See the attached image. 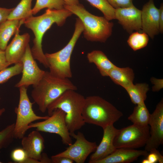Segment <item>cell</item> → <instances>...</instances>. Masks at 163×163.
Returning <instances> with one entry per match:
<instances>
[{"instance_id": "obj_28", "label": "cell", "mask_w": 163, "mask_h": 163, "mask_svg": "<svg viewBox=\"0 0 163 163\" xmlns=\"http://www.w3.org/2000/svg\"><path fill=\"white\" fill-rule=\"evenodd\" d=\"M23 64L22 62L14 64L10 67L6 68L0 71V84L7 82L10 78L22 73Z\"/></svg>"}, {"instance_id": "obj_2", "label": "cell", "mask_w": 163, "mask_h": 163, "mask_svg": "<svg viewBox=\"0 0 163 163\" xmlns=\"http://www.w3.org/2000/svg\"><path fill=\"white\" fill-rule=\"evenodd\" d=\"M31 92V96L38 106L39 110L44 113L48 106L67 90H76L77 87L68 78L57 77L50 72H45Z\"/></svg>"}, {"instance_id": "obj_36", "label": "cell", "mask_w": 163, "mask_h": 163, "mask_svg": "<svg viewBox=\"0 0 163 163\" xmlns=\"http://www.w3.org/2000/svg\"><path fill=\"white\" fill-rule=\"evenodd\" d=\"M11 65L6 60L5 51L0 49V71Z\"/></svg>"}, {"instance_id": "obj_24", "label": "cell", "mask_w": 163, "mask_h": 163, "mask_svg": "<svg viewBox=\"0 0 163 163\" xmlns=\"http://www.w3.org/2000/svg\"><path fill=\"white\" fill-rule=\"evenodd\" d=\"M151 114L145 103L137 104L128 118L133 124L141 126L149 125Z\"/></svg>"}, {"instance_id": "obj_29", "label": "cell", "mask_w": 163, "mask_h": 163, "mask_svg": "<svg viewBox=\"0 0 163 163\" xmlns=\"http://www.w3.org/2000/svg\"><path fill=\"white\" fill-rule=\"evenodd\" d=\"M14 126L15 123H13L0 131V147L1 149L7 147L13 141Z\"/></svg>"}, {"instance_id": "obj_37", "label": "cell", "mask_w": 163, "mask_h": 163, "mask_svg": "<svg viewBox=\"0 0 163 163\" xmlns=\"http://www.w3.org/2000/svg\"><path fill=\"white\" fill-rule=\"evenodd\" d=\"M159 9V31L161 34L163 32V4H161Z\"/></svg>"}, {"instance_id": "obj_12", "label": "cell", "mask_w": 163, "mask_h": 163, "mask_svg": "<svg viewBox=\"0 0 163 163\" xmlns=\"http://www.w3.org/2000/svg\"><path fill=\"white\" fill-rule=\"evenodd\" d=\"M149 125L150 126V135L145 146V150L148 152L152 149H157L163 143V99L151 114Z\"/></svg>"}, {"instance_id": "obj_30", "label": "cell", "mask_w": 163, "mask_h": 163, "mask_svg": "<svg viewBox=\"0 0 163 163\" xmlns=\"http://www.w3.org/2000/svg\"><path fill=\"white\" fill-rule=\"evenodd\" d=\"M12 159L15 162L24 163L28 156L23 148H18L13 150L11 154Z\"/></svg>"}, {"instance_id": "obj_32", "label": "cell", "mask_w": 163, "mask_h": 163, "mask_svg": "<svg viewBox=\"0 0 163 163\" xmlns=\"http://www.w3.org/2000/svg\"><path fill=\"white\" fill-rule=\"evenodd\" d=\"M114 8H124L133 5V0H107Z\"/></svg>"}, {"instance_id": "obj_8", "label": "cell", "mask_w": 163, "mask_h": 163, "mask_svg": "<svg viewBox=\"0 0 163 163\" xmlns=\"http://www.w3.org/2000/svg\"><path fill=\"white\" fill-rule=\"evenodd\" d=\"M149 125L133 124L118 129L114 140L116 149H135L145 146L150 137Z\"/></svg>"}, {"instance_id": "obj_42", "label": "cell", "mask_w": 163, "mask_h": 163, "mask_svg": "<svg viewBox=\"0 0 163 163\" xmlns=\"http://www.w3.org/2000/svg\"><path fill=\"white\" fill-rule=\"evenodd\" d=\"M1 149V147H0V149ZM2 163V162L1 161H0V163Z\"/></svg>"}, {"instance_id": "obj_4", "label": "cell", "mask_w": 163, "mask_h": 163, "mask_svg": "<svg viewBox=\"0 0 163 163\" xmlns=\"http://www.w3.org/2000/svg\"><path fill=\"white\" fill-rule=\"evenodd\" d=\"M64 8L77 16L81 21L84 27L82 33L87 40L105 43L111 36L113 24L104 16L91 14L80 3L70 5H65Z\"/></svg>"}, {"instance_id": "obj_22", "label": "cell", "mask_w": 163, "mask_h": 163, "mask_svg": "<svg viewBox=\"0 0 163 163\" xmlns=\"http://www.w3.org/2000/svg\"><path fill=\"white\" fill-rule=\"evenodd\" d=\"M132 102L135 104L144 102L146 99V94L149 89L148 84L146 83L133 84L125 89Z\"/></svg>"}, {"instance_id": "obj_18", "label": "cell", "mask_w": 163, "mask_h": 163, "mask_svg": "<svg viewBox=\"0 0 163 163\" xmlns=\"http://www.w3.org/2000/svg\"><path fill=\"white\" fill-rule=\"evenodd\" d=\"M148 154L145 150L116 149L110 155L95 163H129L141 156H147Z\"/></svg>"}, {"instance_id": "obj_3", "label": "cell", "mask_w": 163, "mask_h": 163, "mask_svg": "<svg viewBox=\"0 0 163 163\" xmlns=\"http://www.w3.org/2000/svg\"><path fill=\"white\" fill-rule=\"evenodd\" d=\"M85 100V97L76 90H67L48 106V116L55 109L62 110L66 114V123L70 133H74L85 124L82 116Z\"/></svg>"}, {"instance_id": "obj_25", "label": "cell", "mask_w": 163, "mask_h": 163, "mask_svg": "<svg viewBox=\"0 0 163 163\" xmlns=\"http://www.w3.org/2000/svg\"><path fill=\"white\" fill-rule=\"evenodd\" d=\"M136 31L131 34L127 42L129 46L134 51L142 49L147 45L149 36L146 33Z\"/></svg>"}, {"instance_id": "obj_23", "label": "cell", "mask_w": 163, "mask_h": 163, "mask_svg": "<svg viewBox=\"0 0 163 163\" xmlns=\"http://www.w3.org/2000/svg\"><path fill=\"white\" fill-rule=\"evenodd\" d=\"M32 0H21L17 6L13 8L7 20L24 21L32 16Z\"/></svg>"}, {"instance_id": "obj_1", "label": "cell", "mask_w": 163, "mask_h": 163, "mask_svg": "<svg viewBox=\"0 0 163 163\" xmlns=\"http://www.w3.org/2000/svg\"><path fill=\"white\" fill-rule=\"evenodd\" d=\"M72 14L71 12L65 8L60 10L47 8L42 15L36 17L32 16L24 21L25 26L30 29L34 36L33 46L31 49L32 56L45 67L48 68V65L42 47L44 34L54 24L59 26L63 25L67 18Z\"/></svg>"}, {"instance_id": "obj_15", "label": "cell", "mask_w": 163, "mask_h": 163, "mask_svg": "<svg viewBox=\"0 0 163 163\" xmlns=\"http://www.w3.org/2000/svg\"><path fill=\"white\" fill-rule=\"evenodd\" d=\"M20 27L18 28L14 38L5 50L6 58L11 65L21 62L27 46L29 44L30 36L28 33L19 34Z\"/></svg>"}, {"instance_id": "obj_5", "label": "cell", "mask_w": 163, "mask_h": 163, "mask_svg": "<svg viewBox=\"0 0 163 163\" xmlns=\"http://www.w3.org/2000/svg\"><path fill=\"white\" fill-rule=\"evenodd\" d=\"M123 115L121 111L99 96H90L85 97L82 116L85 123L103 128L113 125Z\"/></svg>"}, {"instance_id": "obj_35", "label": "cell", "mask_w": 163, "mask_h": 163, "mask_svg": "<svg viewBox=\"0 0 163 163\" xmlns=\"http://www.w3.org/2000/svg\"><path fill=\"white\" fill-rule=\"evenodd\" d=\"M13 8H7L0 7V24L7 20L8 15Z\"/></svg>"}, {"instance_id": "obj_38", "label": "cell", "mask_w": 163, "mask_h": 163, "mask_svg": "<svg viewBox=\"0 0 163 163\" xmlns=\"http://www.w3.org/2000/svg\"><path fill=\"white\" fill-rule=\"evenodd\" d=\"M40 162V163H52L51 158H49L46 153H43L42 154Z\"/></svg>"}, {"instance_id": "obj_26", "label": "cell", "mask_w": 163, "mask_h": 163, "mask_svg": "<svg viewBox=\"0 0 163 163\" xmlns=\"http://www.w3.org/2000/svg\"><path fill=\"white\" fill-rule=\"evenodd\" d=\"M86 0L101 11L107 20L110 21L115 19V9L109 4L107 0Z\"/></svg>"}, {"instance_id": "obj_40", "label": "cell", "mask_w": 163, "mask_h": 163, "mask_svg": "<svg viewBox=\"0 0 163 163\" xmlns=\"http://www.w3.org/2000/svg\"><path fill=\"white\" fill-rule=\"evenodd\" d=\"M5 109L4 108L0 109V117L5 112Z\"/></svg>"}, {"instance_id": "obj_16", "label": "cell", "mask_w": 163, "mask_h": 163, "mask_svg": "<svg viewBox=\"0 0 163 163\" xmlns=\"http://www.w3.org/2000/svg\"><path fill=\"white\" fill-rule=\"evenodd\" d=\"M103 134L102 139L94 153L90 156L89 163H95L106 158L116 149L113 144V140L118 129L113 125L103 128Z\"/></svg>"}, {"instance_id": "obj_27", "label": "cell", "mask_w": 163, "mask_h": 163, "mask_svg": "<svg viewBox=\"0 0 163 163\" xmlns=\"http://www.w3.org/2000/svg\"><path fill=\"white\" fill-rule=\"evenodd\" d=\"M65 4L63 0H36L32 11L33 14H36L42 9H49L60 10L64 8Z\"/></svg>"}, {"instance_id": "obj_34", "label": "cell", "mask_w": 163, "mask_h": 163, "mask_svg": "<svg viewBox=\"0 0 163 163\" xmlns=\"http://www.w3.org/2000/svg\"><path fill=\"white\" fill-rule=\"evenodd\" d=\"M151 81L154 85L152 87V90L153 91H158L163 88V80L162 79H157L152 77L151 79Z\"/></svg>"}, {"instance_id": "obj_14", "label": "cell", "mask_w": 163, "mask_h": 163, "mask_svg": "<svg viewBox=\"0 0 163 163\" xmlns=\"http://www.w3.org/2000/svg\"><path fill=\"white\" fill-rule=\"evenodd\" d=\"M141 11V31L153 39L160 33L159 9L155 6L153 0H149Z\"/></svg>"}, {"instance_id": "obj_13", "label": "cell", "mask_w": 163, "mask_h": 163, "mask_svg": "<svg viewBox=\"0 0 163 163\" xmlns=\"http://www.w3.org/2000/svg\"><path fill=\"white\" fill-rule=\"evenodd\" d=\"M115 19L129 33L141 31V11L134 5L126 8L115 9Z\"/></svg>"}, {"instance_id": "obj_31", "label": "cell", "mask_w": 163, "mask_h": 163, "mask_svg": "<svg viewBox=\"0 0 163 163\" xmlns=\"http://www.w3.org/2000/svg\"><path fill=\"white\" fill-rule=\"evenodd\" d=\"M149 152L146 158L149 163H163V156L156 149H152Z\"/></svg>"}, {"instance_id": "obj_7", "label": "cell", "mask_w": 163, "mask_h": 163, "mask_svg": "<svg viewBox=\"0 0 163 163\" xmlns=\"http://www.w3.org/2000/svg\"><path fill=\"white\" fill-rule=\"evenodd\" d=\"M19 99L18 106L16 107L14 112L17 117L14 132V138L21 139L29 129L28 126L35 121L44 120L49 116H44L37 115L32 108L33 103L30 101L25 87H20Z\"/></svg>"}, {"instance_id": "obj_6", "label": "cell", "mask_w": 163, "mask_h": 163, "mask_svg": "<svg viewBox=\"0 0 163 163\" xmlns=\"http://www.w3.org/2000/svg\"><path fill=\"white\" fill-rule=\"evenodd\" d=\"M83 30L82 23L79 18H77L74 32L68 43L57 52L45 54L49 72L52 74L62 78L72 77L70 66L71 56L76 42Z\"/></svg>"}, {"instance_id": "obj_33", "label": "cell", "mask_w": 163, "mask_h": 163, "mask_svg": "<svg viewBox=\"0 0 163 163\" xmlns=\"http://www.w3.org/2000/svg\"><path fill=\"white\" fill-rule=\"evenodd\" d=\"M51 159L53 163H73L74 162L69 158L56 155L51 156Z\"/></svg>"}, {"instance_id": "obj_17", "label": "cell", "mask_w": 163, "mask_h": 163, "mask_svg": "<svg viewBox=\"0 0 163 163\" xmlns=\"http://www.w3.org/2000/svg\"><path fill=\"white\" fill-rule=\"evenodd\" d=\"M21 139L22 148L27 156L40 161L45 146L44 139L39 131H32Z\"/></svg>"}, {"instance_id": "obj_11", "label": "cell", "mask_w": 163, "mask_h": 163, "mask_svg": "<svg viewBox=\"0 0 163 163\" xmlns=\"http://www.w3.org/2000/svg\"><path fill=\"white\" fill-rule=\"evenodd\" d=\"M21 62L23 64L22 77L14 87L19 88L24 86L27 88L31 85H35L42 78L46 71L38 66L32 56L29 44L27 47Z\"/></svg>"}, {"instance_id": "obj_20", "label": "cell", "mask_w": 163, "mask_h": 163, "mask_svg": "<svg viewBox=\"0 0 163 163\" xmlns=\"http://www.w3.org/2000/svg\"><path fill=\"white\" fill-rule=\"evenodd\" d=\"M89 62L94 64L103 77L108 76L109 71L115 66L102 51L94 50L87 56Z\"/></svg>"}, {"instance_id": "obj_10", "label": "cell", "mask_w": 163, "mask_h": 163, "mask_svg": "<svg viewBox=\"0 0 163 163\" xmlns=\"http://www.w3.org/2000/svg\"><path fill=\"white\" fill-rule=\"evenodd\" d=\"M70 135L75 139L74 143L56 155L69 158L76 163H84L89 155L95 151L97 145L95 142L86 139L81 132H78L77 134L75 133H70Z\"/></svg>"}, {"instance_id": "obj_19", "label": "cell", "mask_w": 163, "mask_h": 163, "mask_svg": "<svg viewBox=\"0 0 163 163\" xmlns=\"http://www.w3.org/2000/svg\"><path fill=\"white\" fill-rule=\"evenodd\" d=\"M108 76L115 84L125 89L133 84L134 74L129 67L120 68L115 65L109 71Z\"/></svg>"}, {"instance_id": "obj_21", "label": "cell", "mask_w": 163, "mask_h": 163, "mask_svg": "<svg viewBox=\"0 0 163 163\" xmlns=\"http://www.w3.org/2000/svg\"><path fill=\"white\" fill-rule=\"evenodd\" d=\"M24 21L7 20L0 24V49L5 50L11 37L24 24Z\"/></svg>"}, {"instance_id": "obj_39", "label": "cell", "mask_w": 163, "mask_h": 163, "mask_svg": "<svg viewBox=\"0 0 163 163\" xmlns=\"http://www.w3.org/2000/svg\"><path fill=\"white\" fill-rule=\"evenodd\" d=\"M65 5H72L78 4L79 3L78 0H63Z\"/></svg>"}, {"instance_id": "obj_41", "label": "cell", "mask_w": 163, "mask_h": 163, "mask_svg": "<svg viewBox=\"0 0 163 163\" xmlns=\"http://www.w3.org/2000/svg\"><path fill=\"white\" fill-rule=\"evenodd\" d=\"M142 163H149V160L147 159H143L142 161Z\"/></svg>"}, {"instance_id": "obj_9", "label": "cell", "mask_w": 163, "mask_h": 163, "mask_svg": "<svg viewBox=\"0 0 163 163\" xmlns=\"http://www.w3.org/2000/svg\"><path fill=\"white\" fill-rule=\"evenodd\" d=\"M65 116L63 111L59 109H55L46 119L30 123L28 129L36 128V130L39 132L57 134L60 137L64 144L69 145L72 143V141L66 126Z\"/></svg>"}]
</instances>
